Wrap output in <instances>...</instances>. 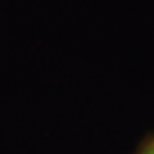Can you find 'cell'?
<instances>
[{
  "mask_svg": "<svg viewBox=\"0 0 154 154\" xmlns=\"http://www.w3.org/2000/svg\"><path fill=\"white\" fill-rule=\"evenodd\" d=\"M137 154H154V137L150 141H148L145 145H144Z\"/></svg>",
  "mask_w": 154,
  "mask_h": 154,
  "instance_id": "cell-1",
  "label": "cell"
}]
</instances>
